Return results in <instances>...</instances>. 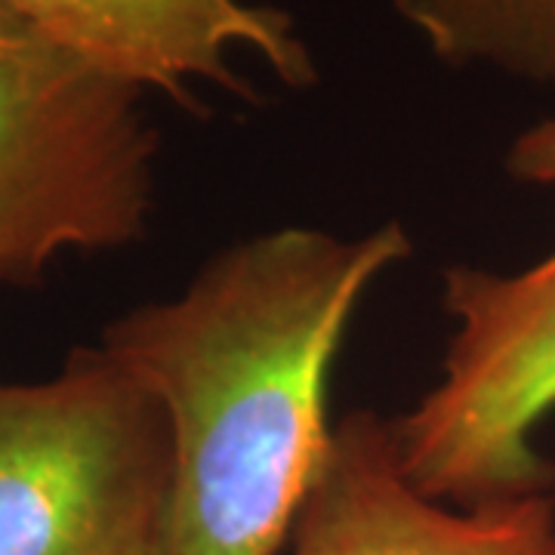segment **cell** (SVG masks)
<instances>
[{"instance_id": "6da1fadb", "label": "cell", "mask_w": 555, "mask_h": 555, "mask_svg": "<svg viewBox=\"0 0 555 555\" xmlns=\"http://www.w3.org/2000/svg\"><path fill=\"white\" fill-rule=\"evenodd\" d=\"M404 225H284L222 250L102 349L158 401L173 476L158 555H278L327 456V383L361 297L411 257Z\"/></svg>"}, {"instance_id": "7a4b0ae2", "label": "cell", "mask_w": 555, "mask_h": 555, "mask_svg": "<svg viewBox=\"0 0 555 555\" xmlns=\"http://www.w3.org/2000/svg\"><path fill=\"white\" fill-rule=\"evenodd\" d=\"M139 100L0 0V284L145 235L158 133Z\"/></svg>"}, {"instance_id": "3957f363", "label": "cell", "mask_w": 555, "mask_h": 555, "mask_svg": "<svg viewBox=\"0 0 555 555\" xmlns=\"http://www.w3.org/2000/svg\"><path fill=\"white\" fill-rule=\"evenodd\" d=\"M170 476L158 401L102 346L0 386V555H158Z\"/></svg>"}, {"instance_id": "277c9868", "label": "cell", "mask_w": 555, "mask_h": 555, "mask_svg": "<svg viewBox=\"0 0 555 555\" xmlns=\"http://www.w3.org/2000/svg\"><path fill=\"white\" fill-rule=\"evenodd\" d=\"M441 284L456 327L441 379L392 423L404 473L454 509L550 494L537 429L555 414V250L521 272L454 266Z\"/></svg>"}, {"instance_id": "5b68a950", "label": "cell", "mask_w": 555, "mask_h": 555, "mask_svg": "<svg viewBox=\"0 0 555 555\" xmlns=\"http://www.w3.org/2000/svg\"><path fill=\"white\" fill-rule=\"evenodd\" d=\"M43 38L105 78L139 93L158 90L201 112L195 83L257 102L254 83L232 65L250 50L284 87H312L318 65L297 22L278 7L247 0H7Z\"/></svg>"}, {"instance_id": "8992f818", "label": "cell", "mask_w": 555, "mask_h": 555, "mask_svg": "<svg viewBox=\"0 0 555 555\" xmlns=\"http://www.w3.org/2000/svg\"><path fill=\"white\" fill-rule=\"evenodd\" d=\"M553 540V494L444 506L408 478L392 423L356 411L334 426L291 546L294 555H543Z\"/></svg>"}, {"instance_id": "52a82bcc", "label": "cell", "mask_w": 555, "mask_h": 555, "mask_svg": "<svg viewBox=\"0 0 555 555\" xmlns=\"http://www.w3.org/2000/svg\"><path fill=\"white\" fill-rule=\"evenodd\" d=\"M438 62L555 87V0H392Z\"/></svg>"}, {"instance_id": "ba28073f", "label": "cell", "mask_w": 555, "mask_h": 555, "mask_svg": "<svg viewBox=\"0 0 555 555\" xmlns=\"http://www.w3.org/2000/svg\"><path fill=\"white\" fill-rule=\"evenodd\" d=\"M509 177L528 185H555V118L521 130L506 152Z\"/></svg>"}, {"instance_id": "9c48e42d", "label": "cell", "mask_w": 555, "mask_h": 555, "mask_svg": "<svg viewBox=\"0 0 555 555\" xmlns=\"http://www.w3.org/2000/svg\"><path fill=\"white\" fill-rule=\"evenodd\" d=\"M543 555H555V540H553V543H550V550H546V553H543Z\"/></svg>"}]
</instances>
